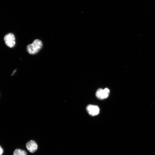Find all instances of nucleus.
I'll use <instances>...</instances> for the list:
<instances>
[{"instance_id":"nucleus-7","label":"nucleus","mask_w":155,"mask_h":155,"mask_svg":"<svg viewBox=\"0 0 155 155\" xmlns=\"http://www.w3.org/2000/svg\"><path fill=\"white\" fill-rule=\"evenodd\" d=\"M3 152V150L1 147L0 146V155H2Z\"/></svg>"},{"instance_id":"nucleus-1","label":"nucleus","mask_w":155,"mask_h":155,"mask_svg":"<svg viewBox=\"0 0 155 155\" xmlns=\"http://www.w3.org/2000/svg\"><path fill=\"white\" fill-rule=\"evenodd\" d=\"M43 44L42 42L38 39L35 40L32 44L29 45L27 50L30 54L34 55L38 53L42 48Z\"/></svg>"},{"instance_id":"nucleus-3","label":"nucleus","mask_w":155,"mask_h":155,"mask_svg":"<svg viewBox=\"0 0 155 155\" xmlns=\"http://www.w3.org/2000/svg\"><path fill=\"white\" fill-rule=\"evenodd\" d=\"M4 40L6 45L10 48H13L15 45V37L12 33H9L6 35L4 38Z\"/></svg>"},{"instance_id":"nucleus-6","label":"nucleus","mask_w":155,"mask_h":155,"mask_svg":"<svg viewBox=\"0 0 155 155\" xmlns=\"http://www.w3.org/2000/svg\"><path fill=\"white\" fill-rule=\"evenodd\" d=\"M26 152L19 149H16L14 152L13 155H27Z\"/></svg>"},{"instance_id":"nucleus-4","label":"nucleus","mask_w":155,"mask_h":155,"mask_svg":"<svg viewBox=\"0 0 155 155\" xmlns=\"http://www.w3.org/2000/svg\"><path fill=\"white\" fill-rule=\"evenodd\" d=\"M86 109L88 114L92 116L97 115L100 112V109L99 107L93 105H88Z\"/></svg>"},{"instance_id":"nucleus-5","label":"nucleus","mask_w":155,"mask_h":155,"mask_svg":"<svg viewBox=\"0 0 155 155\" xmlns=\"http://www.w3.org/2000/svg\"><path fill=\"white\" fill-rule=\"evenodd\" d=\"M26 147L27 149L31 153H34L38 148V144L33 140L28 142L26 144Z\"/></svg>"},{"instance_id":"nucleus-2","label":"nucleus","mask_w":155,"mask_h":155,"mask_svg":"<svg viewBox=\"0 0 155 155\" xmlns=\"http://www.w3.org/2000/svg\"><path fill=\"white\" fill-rule=\"evenodd\" d=\"M109 94V90L107 88H105L103 90L99 89L96 92V96L98 99L102 100L107 98Z\"/></svg>"}]
</instances>
